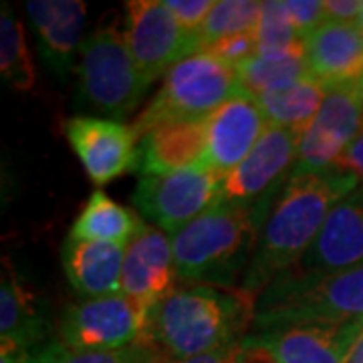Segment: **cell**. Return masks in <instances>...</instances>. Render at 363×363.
Wrapping results in <instances>:
<instances>
[{
  "label": "cell",
  "mask_w": 363,
  "mask_h": 363,
  "mask_svg": "<svg viewBox=\"0 0 363 363\" xmlns=\"http://www.w3.org/2000/svg\"><path fill=\"white\" fill-rule=\"evenodd\" d=\"M357 182L355 174L341 168L293 174L260 228L240 291L257 301L279 274L293 269L319 236L331 208Z\"/></svg>",
  "instance_id": "6da1fadb"
},
{
  "label": "cell",
  "mask_w": 363,
  "mask_h": 363,
  "mask_svg": "<svg viewBox=\"0 0 363 363\" xmlns=\"http://www.w3.org/2000/svg\"><path fill=\"white\" fill-rule=\"evenodd\" d=\"M255 317V301L240 289L190 285L176 289L152 313L150 337L169 363L233 347Z\"/></svg>",
  "instance_id": "7a4b0ae2"
},
{
  "label": "cell",
  "mask_w": 363,
  "mask_h": 363,
  "mask_svg": "<svg viewBox=\"0 0 363 363\" xmlns=\"http://www.w3.org/2000/svg\"><path fill=\"white\" fill-rule=\"evenodd\" d=\"M264 220L255 208L220 202L172 236L178 281L240 289Z\"/></svg>",
  "instance_id": "3957f363"
},
{
  "label": "cell",
  "mask_w": 363,
  "mask_h": 363,
  "mask_svg": "<svg viewBox=\"0 0 363 363\" xmlns=\"http://www.w3.org/2000/svg\"><path fill=\"white\" fill-rule=\"evenodd\" d=\"M363 317V264L347 271L279 274L255 301L252 327L271 331L295 325H339Z\"/></svg>",
  "instance_id": "277c9868"
},
{
  "label": "cell",
  "mask_w": 363,
  "mask_h": 363,
  "mask_svg": "<svg viewBox=\"0 0 363 363\" xmlns=\"http://www.w3.org/2000/svg\"><path fill=\"white\" fill-rule=\"evenodd\" d=\"M77 79V109L121 123L138 109L150 87L131 57L123 30L107 21L83 43Z\"/></svg>",
  "instance_id": "5b68a950"
},
{
  "label": "cell",
  "mask_w": 363,
  "mask_h": 363,
  "mask_svg": "<svg viewBox=\"0 0 363 363\" xmlns=\"http://www.w3.org/2000/svg\"><path fill=\"white\" fill-rule=\"evenodd\" d=\"M240 91L234 67L206 51L196 52L169 69L156 97L131 128L142 140L147 131L164 123L208 119Z\"/></svg>",
  "instance_id": "8992f818"
},
{
  "label": "cell",
  "mask_w": 363,
  "mask_h": 363,
  "mask_svg": "<svg viewBox=\"0 0 363 363\" xmlns=\"http://www.w3.org/2000/svg\"><path fill=\"white\" fill-rule=\"evenodd\" d=\"M133 206L162 233H180L184 226L224 202V178L198 164L164 176H143L131 194Z\"/></svg>",
  "instance_id": "52a82bcc"
},
{
  "label": "cell",
  "mask_w": 363,
  "mask_h": 363,
  "mask_svg": "<svg viewBox=\"0 0 363 363\" xmlns=\"http://www.w3.org/2000/svg\"><path fill=\"white\" fill-rule=\"evenodd\" d=\"M152 315L123 293L69 305L59 321V341L73 351H113L152 341Z\"/></svg>",
  "instance_id": "ba28073f"
},
{
  "label": "cell",
  "mask_w": 363,
  "mask_h": 363,
  "mask_svg": "<svg viewBox=\"0 0 363 363\" xmlns=\"http://www.w3.org/2000/svg\"><path fill=\"white\" fill-rule=\"evenodd\" d=\"M298 131L269 125L255 150L224 178V202L255 208L262 220L297 166Z\"/></svg>",
  "instance_id": "9c48e42d"
},
{
  "label": "cell",
  "mask_w": 363,
  "mask_h": 363,
  "mask_svg": "<svg viewBox=\"0 0 363 363\" xmlns=\"http://www.w3.org/2000/svg\"><path fill=\"white\" fill-rule=\"evenodd\" d=\"M125 13V43L150 83L186 57L202 51L200 37L182 28L164 0H130Z\"/></svg>",
  "instance_id": "30bf717a"
},
{
  "label": "cell",
  "mask_w": 363,
  "mask_h": 363,
  "mask_svg": "<svg viewBox=\"0 0 363 363\" xmlns=\"http://www.w3.org/2000/svg\"><path fill=\"white\" fill-rule=\"evenodd\" d=\"M363 123V89L359 83L327 87L311 123L301 131L297 166L293 174L335 168Z\"/></svg>",
  "instance_id": "8fae6325"
},
{
  "label": "cell",
  "mask_w": 363,
  "mask_h": 363,
  "mask_svg": "<svg viewBox=\"0 0 363 363\" xmlns=\"http://www.w3.org/2000/svg\"><path fill=\"white\" fill-rule=\"evenodd\" d=\"M363 335V317L339 325H295L245 337L269 363H347Z\"/></svg>",
  "instance_id": "7c38bea8"
},
{
  "label": "cell",
  "mask_w": 363,
  "mask_h": 363,
  "mask_svg": "<svg viewBox=\"0 0 363 363\" xmlns=\"http://www.w3.org/2000/svg\"><path fill=\"white\" fill-rule=\"evenodd\" d=\"M65 135L95 186H107L140 166V140L130 125L105 117L67 119Z\"/></svg>",
  "instance_id": "4fadbf2b"
},
{
  "label": "cell",
  "mask_w": 363,
  "mask_h": 363,
  "mask_svg": "<svg viewBox=\"0 0 363 363\" xmlns=\"http://www.w3.org/2000/svg\"><path fill=\"white\" fill-rule=\"evenodd\" d=\"M359 264H363V180L331 208L311 248L289 271L325 274Z\"/></svg>",
  "instance_id": "5bb4252c"
},
{
  "label": "cell",
  "mask_w": 363,
  "mask_h": 363,
  "mask_svg": "<svg viewBox=\"0 0 363 363\" xmlns=\"http://www.w3.org/2000/svg\"><path fill=\"white\" fill-rule=\"evenodd\" d=\"M172 240L154 226L143 224L125 247L121 271V293L140 305L147 315L178 289Z\"/></svg>",
  "instance_id": "9a60e30c"
},
{
  "label": "cell",
  "mask_w": 363,
  "mask_h": 363,
  "mask_svg": "<svg viewBox=\"0 0 363 363\" xmlns=\"http://www.w3.org/2000/svg\"><path fill=\"white\" fill-rule=\"evenodd\" d=\"M208 143L204 162L226 178L255 150L269 121L257 97L240 91L208 117Z\"/></svg>",
  "instance_id": "2e32d148"
},
{
  "label": "cell",
  "mask_w": 363,
  "mask_h": 363,
  "mask_svg": "<svg viewBox=\"0 0 363 363\" xmlns=\"http://www.w3.org/2000/svg\"><path fill=\"white\" fill-rule=\"evenodd\" d=\"M26 14L45 65L67 79L83 49L87 6L81 0H28Z\"/></svg>",
  "instance_id": "e0dca14e"
},
{
  "label": "cell",
  "mask_w": 363,
  "mask_h": 363,
  "mask_svg": "<svg viewBox=\"0 0 363 363\" xmlns=\"http://www.w3.org/2000/svg\"><path fill=\"white\" fill-rule=\"evenodd\" d=\"M303 40L309 75L325 87L359 83L363 79V33L357 23L325 21Z\"/></svg>",
  "instance_id": "ac0fdd59"
},
{
  "label": "cell",
  "mask_w": 363,
  "mask_h": 363,
  "mask_svg": "<svg viewBox=\"0 0 363 363\" xmlns=\"http://www.w3.org/2000/svg\"><path fill=\"white\" fill-rule=\"evenodd\" d=\"M125 247L69 236L61 248V262L69 285L81 297H109L121 293Z\"/></svg>",
  "instance_id": "d6986e66"
},
{
  "label": "cell",
  "mask_w": 363,
  "mask_h": 363,
  "mask_svg": "<svg viewBox=\"0 0 363 363\" xmlns=\"http://www.w3.org/2000/svg\"><path fill=\"white\" fill-rule=\"evenodd\" d=\"M208 143L206 119L157 125L140 140L142 176H164L194 168L204 162Z\"/></svg>",
  "instance_id": "ffe728a7"
},
{
  "label": "cell",
  "mask_w": 363,
  "mask_h": 363,
  "mask_svg": "<svg viewBox=\"0 0 363 363\" xmlns=\"http://www.w3.org/2000/svg\"><path fill=\"white\" fill-rule=\"evenodd\" d=\"M49 333L40 298L23 283L14 267L4 260L0 285V347L35 350Z\"/></svg>",
  "instance_id": "44dd1931"
},
{
  "label": "cell",
  "mask_w": 363,
  "mask_h": 363,
  "mask_svg": "<svg viewBox=\"0 0 363 363\" xmlns=\"http://www.w3.org/2000/svg\"><path fill=\"white\" fill-rule=\"evenodd\" d=\"M143 224L145 222L130 208L119 206L105 192L95 190L71 226L69 236L79 240H99L128 247L133 236L142 230Z\"/></svg>",
  "instance_id": "7402d4cb"
},
{
  "label": "cell",
  "mask_w": 363,
  "mask_h": 363,
  "mask_svg": "<svg viewBox=\"0 0 363 363\" xmlns=\"http://www.w3.org/2000/svg\"><path fill=\"white\" fill-rule=\"evenodd\" d=\"M325 93L327 87L323 83L309 75L281 89L267 91L257 97V101L269 125L301 133L317 116L319 107L323 104Z\"/></svg>",
  "instance_id": "603a6c76"
},
{
  "label": "cell",
  "mask_w": 363,
  "mask_h": 363,
  "mask_svg": "<svg viewBox=\"0 0 363 363\" xmlns=\"http://www.w3.org/2000/svg\"><path fill=\"white\" fill-rule=\"evenodd\" d=\"M255 35L259 45L257 55L264 59L305 57V40L291 23L285 2L279 0L260 2V18Z\"/></svg>",
  "instance_id": "cb8c5ba5"
},
{
  "label": "cell",
  "mask_w": 363,
  "mask_h": 363,
  "mask_svg": "<svg viewBox=\"0 0 363 363\" xmlns=\"http://www.w3.org/2000/svg\"><path fill=\"white\" fill-rule=\"evenodd\" d=\"M0 73L16 89L28 91L35 85V65L26 47L25 30L6 2L0 11Z\"/></svg>",
  "instance_id": "d4e9b609"
},
{
  "label": "cell",
  "mask_w": 363,
  "mask_h": 363,
  "mask_svg": "<svg viewBox=\"0 0 363 363\" xmlns=\"http://www.w3.org/2000/svg\"><path fill=\"white\" fill-rule=\"evenodd\" d=\"M240 89L259 97L267 91H274L291 85L298 79L309 77V69L305 57H289V59H264L255 55L252 59L236 67Z\"/></svg>",
  "instance_id": "484cf974"
},
{
  "label": "cell",
  "mask_w": 363,
  "mask_h": 363,
  "mask_svg": "<svg viewBox=\"0 0 363 363\" xmlns=\"http://www.w3.org/2000/svg\"><path fill=\"white\" fill-rule=\"evenodd\" d=\"M45 363H169L154 341L113 351H73L61 341L40 345Z\"/></svg>",
  "instance_id": "4316f807"
},
{
  "label": "cell",
  "mask_w": 363,
  "mask_h": 363,
  "mask_svg": "<svg viewBox=\"0 0 363 363\" xmlns=\"http://www.w3.org/2000/svg\"><path fill=\"white\" fill-rule=\"evenodd\" d=\"M260 18V2L255 0H218L210 11L204 25L200 28L202 51L216 40L255 33Z\"/></svg>",
  "instance_id": "83f0119b"
},
{
  "label": "cell",
  "mask_w": 363,
  "mask_h": 363,
  "mask_svg": "<svg viewBox=\"0 0 363 363\" xmlns=\"http://www.w3.org/2000/svg\"><path fill=\"white\" fill-rule=\"evenodd\" d=\"M204 51L218 57L226 65L236 69V67L242 65L245 61L252 59L259 52V45H257V35L255 33H240V35H233V37H226V39L212 43Z\"/></svg>",
  "instance_id": "f1b7e54d"
},
{
  "label": "cell",
  "mask_w": 363,
  "mask_h": 363,
  "mask_svg": "<svg viewBox=\"0 0 363 363\" xmlns=\"http://www.w3.org/2000/svg\"><path fill=\"white\" fill-rule=\"evenodd\" d=\"M285 9L297 33L305 39L327 21L323 0H286Z\"/></svg>",
  "instance_id": "f546056e"
},
{
  "label": "cell",
  "mask_w": 363,
  "mask_h": 363,
  "mask_svg": "<svg viewBox=\"0 0 363 363\" xmlns=\"http://www.w3.org/2000/svg\"><path fill=\"white\" fill-rule=\"evenodd\" d=\"M182 28L200 37V28L204 25L210 11L214 9L212 0H164Z\"/></svg>",
  "instance_id": "4dcf8cb0"
},
{
  "label": "cell",
  "mask_w": 363,
  "mask_h": 363,
  "mask_svg": "<svg viewBox=\"0 0 363 363\" xmlns=\"http://www.w3.org/2000/svg\"><path fill=\"white\" fill-rule=\"evenodd\" d=\"M335 168L347 169L351 174H355L359 180H363V123L357 131V135H355V140L347 145V150L337 160Z\"/></svg>",
  "instance_id": "1f68e13d"
},
{
  "label": "cell",
  "mask_w": 363,
  "mask_h": 363,
  "mask_svg": "<svg viewBox=\"0 0 363 363\" xmlns=\"http://www.w3.org/2000/svg\"><path fill=\"white\" fill-rule=\"evenodd\" d=\"M327 21L337 23H357L362 4L359 0H323Z\"/></svg>",
  "instance_id": "d6a6232c"
},
{
  "label": "cell",
  "mask_w": 363,
  "mask_h": 363,
  "mask_svg": "<svg viewBox=\"0 0 363 363\" xmlns=\"http://www.w3.org/2000/svg\"><path fill=\"white\" fill-rule=\"evenodd\" d=\"M0 363H45L40 347L35 350H9L0 347Z\"/></svg>",
  "instance_id": "836d02e7"
},
{
  "label": "cell",
  "mask_w": 363,
  "mask_h": 363,
  "mask_svg": "<svg viewBox=\"0 0 363 363\" xmlns=\"http://www.w3.org/2000/svg\"><path fill=\"white\" fill-rule=\"evenodd\" d=\"M347 363H363V335L359 337V341L355 343V347L351 351Z\"/></svg>",
  "instance_id": "e575fe53"
},
{
  "label": "cell",
  "mask_w": 363,
  "mask_h": 363,
  "mask_svg": "<svg viewBox=\"0 0 363 363\" xmlns=\"http://www.w3.org/2000/svg\"><path fill=\"white\" fill-rule=\"evenodd\" d=\"M357 25H359V28H362V33H363V4H362V13H359V18H357Z\"/></svg>",
  "instance_id": "d590c367"
},
{
  "label": "cell",
  "mask_w": 363,
  "mask_h": 363,
  "mask_svg": "<svg viewBox=\"0 0 363 363\" xmlns=\"http://www.w3.org/2000/svg\"><path fill=\"white\" fill-rule=\"evenodd\" d=\"M362 89H363V79H362Z\"/></svg>",
  "instance_id": "8d00e7d4"
}]
</instances>
